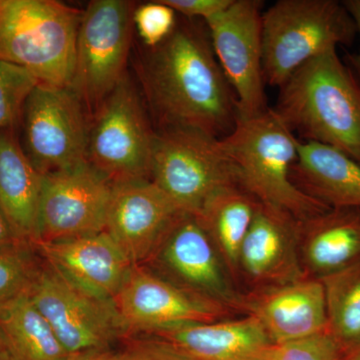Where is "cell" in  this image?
<instances>
[{
	"instance_id": "d4e9b609",
	"label": "cell",
	"mask_w": 360,
	"mask_h": 360,
	"mask_svg": "<svg viewBox=\"0 0 360 360\" xmlns=\"http://www.w3.org/2000/svg\"><path fill=\"white\" fill-rule=\"evenodd\" d=\"M319 281L326 295L328 333L345 352L360 342V259Z\"/></svg>"
},
{
	"instance_id": "e575fe53",
	"label": "cell",
	"mask_w": 360,
	"mask_h": 360,
	"mask_svg": "<svg viewBox=\"0 0 360 360\" xmlns=\"http://www.w3.org/2000/svg\"><path fill=\"white\" fill-rule=\"evenodd\" d=\"M342 360H360V342L345 350Z\"/></svg>"
},
{
	"instance_id": "8fae6325",
	"label": "cell",
	"mask_w": 360,
	"mask_h": 360,
	"mask_svg": "<svg viewBox=\"0 0 360 360\" xmlns=\"http://www.w3.org/2000/svg\"><path fill=\"white\" fill-rule=\"evenodd\" d=\"M262 7L260 0H233L205 21L213 51L236 94L239 120L269 110L262 68Z\"/></svg>"
},
{
	"instance_id": "d6a6232c",
	"label": "cell",
	"mask_w": 360,
	"mask_h": 360,
	"mask_svg": "<svg viewBox=\"0 0 360 360\" xmlns=\"http://www.w3.org/2000/svg\"><path fill=\"white\" fill-rule=\"evenodd\" d=\"M342 4L354 20L357 35H359L360 37V0H345ZM350 63L354 65L355 72L359 75L360 80V49L356 54L350 56Z\"/></svg>"
},
{
	"instance_id": "ba28073f",
	"label": "cell",
	"mask_w": 360,
	"mask_h": 360,
	"mask_svg": "<svg viewBox=\"0 0 360 360\" xmlns=\"http://www.w3.org/2000/svg\"><path fill=\"white\" fill-rule=\"evenodd\" d=\"M134 9L127 0H94L82 11L70 85L82 103L97 108L127 77Z\"/></svg>"
},
{
	"instance_id": "9c48e42d",
	"label": "cell",
	"mask_w": 360,
	"mask_h": 360,
	"mask_svg": "<svg viewBox=\"0 0 360 360\" xmlns=\"http://www.w3.org/2000/svg\"><path fill=\"white\" fill-rule=\"evenodd\" d=\"M70 354L110 350L127 338L115 300L87 292L49 264L39 269L27 291Z\"/></svg>"
},
{
	"instance_id": "f546056e",
	"label": "cell",
	"mask_w": 360,
	"mask_h": 360,
	"mask_svg": "<svg viewBox=\"0 0 360 360\" xmlns=\"http://www.w3.org/2000/svg\"><path fill=\"white\" fill-rule=\"evenodd\" d=\"M108 360H186L169 345L155 338L132 340L118 352H111Z\"/></svg>"
},
{
	"instance_id": "5b68a950",
	"label": "cell",
	"mask_w": 360,
	"mask_h": 360,
	"mask_svg": "<svg viewBox=\"0 0 360 360\" xmlns=\"http://www.w3.org/2000/svg\"><path fill=\"white\" fill-rule=\"evenodd\" d=\"M265 84L281 86L307 61L338 45L350 46L355 23L336 0H278L262 13Z\"/></svg>"
},
{
	"instance_id": "ac0fdd59",
	"label": "cell",
	"mask_w": 360,
	"mask_h": 360,
	"mask_svg": "<svg viewBox=\"0 0 360 360\" xmlns=\"http://www.w3.org/2000/svg\"><path fill=\"white\" fill-rule=\"evenodd\" d=\"M186 360H271L274 345L259 321L245 319L186 323L148 333Z\"/></svg>"
},
{
	"instance_id": "4dcf8cb0",
	"label": "cell",
	"mask_w": 360,
	"mask_h": 360,
	"mask_svg": "<svg viewBox=\"0 0 360 360\" xmlns=\"http://www.w3.org/2000/svg\"><path fill=\"white\" fill-rule=\"evenodd\" d=\"M167 6L172 7L176 13L186 16L189 20L202 18L210 20L225 11L233 0H161Z\"/></svg>"
},
{
	"instance_id": "7c38bea8",
	"label": "cell",
	"mask_w": 360,
	"mask_h": 360,
	"mask_svg": "<svg viewBox=\"0 0 360 360\" xmlns=\"http://www.w3.org/2000/svg\"><path fill=\"white\" fill-rule=\"evenodd\" d=\"M113 184L89 161L42 174L39 238L59 241L105 229Z\"/></svg>"
},
{
	"instance_id": "cb8c5ba5",
	"label": "cell",
	"mask_w": 360,
	"mask_h": 360,
	"mask_svg": "<svg viewBox=\"0 0 360 360\" xmlns=\"http://www.w3.org/2000/svg\"><path fill=\"white\" fill-rule=\"evenodd\" d=\"M0 342L15 360H66L71 355L27 292L0 307Z\"/></svg>"
},
{
	"instance_id": "4fadbf2b",
	"label": "cell",
	"mask_w": 360,
	"mask_h": 360,
	"mask_svg": "<svg viewBox=\"0 0 360 360\" xmlns=\"http://www.w3.org/2000/svg\"><path fill=\"white\" fill-rule=\"evenodd\" d=\"M127 336L186 323H210L231 307L210 296L165 281L141 265H134L115 297Z\"/></svg>"
},
{
	"instance_id": "44dd1931",
	"label": "cell",
	"mask_w": 360,
	"mask_h": 360,
	"mask_svg": "<svg viewBox=\"0 0 360 360\" xmlns=\"http://www.w3.org/2000/svg\"><path fill=\"white\" fill-rule=\"evenodd\" d=\"M291 179L329 208L360 210V165L338 149L300 141Z\"/></svg>"
},
{
	"instance_id": "52a82bcc",
	"label": "cell",
	"mask_w": 360,
	"mask_h": 360,
	"mask_svg": "<svg viewBox=\"0 0 360 360\" xmlns=\"http://www.w3.org/2000/svg\"><path fill=\"white\" fill-rule=\"evenodd\" d=\"M96 108L86 160L112 184L150 179L156 132L127 75Z\"/></svg>"
},
{
	"instance_id": "d590c367",
	"label": "cell",
	"mask_w": 360,
	"mask_h": 360,
	"mask_svg": "<svg viewBox=\"0 0 360 360\" xmlns=\"http://www.w3.org/2000/svg\"><path fill=\"white\" fill-rule=\"evenodd\" d=\"M0 360H15L11 356V354L7 352L6 348L4 347V345H2L1 342H0Z\"/></svg>"
},
{
	"instance_id": "30bf717a",
	"label": "cell",
	"mask_w": 360,
	"mask_h": 360,
	"mask_svg": "<svg viewBox=\"0 0 360 360\" xmlns=\"http://www.w3.org/2000/svg\"><path fill=\"white\" fill-rule=\"evenodd\" d=\"M70 87L39 84L23 108L25 153L41 174L86 160L89 125Z\"/></svg>"
},
{
	"instance_id": "9a60e30c",
	"label": "cell",
	"mask_w": 360,
	"mask_h": 360,
	"mask_svg": "<svg viewBox=\"0 0 360 360\" xmlns=\"http://www.w3.org/2000/svg\"><path fill=\"white\" fill-rule=\"evenodd\" d=\"M234 309L257 319L274 345L328 330L323 285L314 277L255 288L239 296Z\"/></svg>"
},
{
	"instance_id": "6da1fadb",
	"label": "cell",
	"mask_w": 360,
	"mask_h": 360,
	"mask_svg": "<svg viewBox=\"0 0 360 360\" xmlns=\"http://www.w3.org/2000/svg\"><path fill=\"white\" fill-rule=\"evenodd\" d=\"M146 101L160 130L193 129L221 139L236 127L238 101L220 68L207 26L176 25L141 63Z\"/></svg>"
},
{
	"instance_id": "ffe728a7",
	"label": "cell",
	"mask_w": 360,
	"mask_h": 360,
	"mask_svg": "<svg viewBox=\"0 0 360 360\" xmlns=\"http://www.w3.org/2000/svg\"><path fill=\"white\" fill-rule=\"evenodd\" d=\"M300 257L307 276L335 274L360 259V210L340 208L300 220Z\"/></svg>"
},
{
	"instance_id": "4316f807",
	"label": "cell",
	"mask_w": 360,
	"mask_h": 360,
	"mask_svg": "<svg viewBox=\"0 0 360 360\" xmlns=\"http://www.w3.org/2000/svg\"><path fill=\"white\" fill-rule=\"evenodd\" d=\"M26 245L0 250V307L27 292L39 270Z\"/></svg>"
},
{
	"instance_id": "3957f363",
	"label": "cell",
	"mask_w": 360,
	"mask_h": 360,
	"mask_svg": "<svg viewBox=\"0 0 360 360\" xmlns=\"http://www.w3.org/2000/svg\"><path fill=\"white\" fill-rule=\"evenodd\" d=\"M236 170L239 186L262 205L304 220L331 210L303 193L291 179L300 139L274 108L236 127L220 139Z\"/></svg>"
},
{
	"instance_id": "83f0119b",
	"label": "cell",
	"mask_w": 360,
	"mask_h": 360,
	"mask_svg": "<svg viewBox=\"0 0 360 360\" xmlns=\"http://www.w3.org/2000/svg\"><path fill=\"white\" fill-rule=\"evenodd\" d=\"M134 23L142 41L153 49L174 32L177 25L176 13L161 0L141 4L134 9Z\"/></svg>"
},
{
	"instance_id": "603a6c76",
	"label": "cell",
	"mask_w": 360,
	"mask_h": 360,
	"mask_svg": "<svg viewBox=\"0 0 360 360\" xmlns=\"http://www.w3.org/2000/svg\"><path fill=\"white\" fill-rule=\"evenodd\" d=\"M258 205L239 184H232L210 196L195 217L212 239L224 266L233 276L239 271V252Z\"/></svg>"
},
{
	"instance_id": "d6986e66",
	"label": "cell",
	"mask_w": 360,
	"mask_h": 360,
	"mask_svg": "<svg viewBox=\"0 0 360 360\" xmlns=\"http://www.w3.org/2000/svg\"><path fill=\"white\" fill-rule=\"evenodd\" d=\"M160 248L163 264L182 285L234 309L239 295L231 290L225 277L224 262L194 215L184 213L172 225Z\"/></svg>"
},
{
	"instance_id": "836d02e7",
	"label": "cell",
	"mask_w": 360,
	"mask_h": 360,
	"mask_svg": "<svg viewBox=\"0 0 360 360\" xmlns=\"http://www.w3.org/2000/svg\"><path fill=\"white\" fill-rule=\"evenodd\" d=\"M110 354V350H90L71 354L66 360H108Z\"/></svg>"
},
{
	"instance_id": "f1b7e54d",
	"label": "cell",
	"mask_w": 360,
	"mask_h": 360,
	"mask_svg": "<svg viewBox=\"0 0 360 360\" xmlns=\"http://www.w3.org/2000/svg\"><path fill=\"white\" fill-rule=\"evenodd\" d=\"M345 350L328 330L276 345L271 360H342Z\"/></svg>"
},
{
	"instance_id": "1f68e13d",
	"label": "cell",
	"mask_w": 360,
	"mask_h": 360,
	"mask_svg": "<svg viewBox=\"0 0 360 360\" xmlns=\"http://www.w3.org/2000/svg\"><path fill=\"white\" fill-rule=\"evenodd\" d=\"M23 243H26L21 240L20 236H18L13 225L11 224V220L7 217L6 210L0 205V250L23 245Z\"/></svg>"
},
{
	"instance_id": "484cf974",
	"label": "cell",
	"mask_w": 360,
	"mask_h": 360,
	"mask_svg": "<svg viewBox=\"0 0 360 360\" xmlns=\"http://www.w3.org/2000/svg\"><path fill=\"white\" fill-rule=\"evenodd\" d=\"M37 84L30 71L0 60V130L13 129L18 124L26 101Z\"/></svg>"
},
{
	"instance_id": "7402d4cb",
	"label": "cell",
	"mask_w": 360,
	"mask_h": 360,
	"mask_svg": "<svg viewBox=\"0 0 360 360\" xmlns=\"http://www.w3.org/2000/svg\"><path fill=\"white\" fill-rule=\"evenodd\" d=\"M42 174L27 158L13 129L0 130V205L21 240L39 238Z\"/></svg>"
},
{
	"instance_id": "8992f818",
	"label": "cell",
	"mask_w": 360,
	"mask_h": 360,
	"mask_svg": "<svg viewBox=\"0 0 360 360\" xmlns=\"http://www.w3.org/2000/svg\"><path fill=\"white\" fill-rule=\"evenodd\" d=\"M150 179L194 217L220 188L239 184L220 139L193 129L156 132Z\"/></svg>"
},
{
	"instance_id": "5bb4252c",
	"label": "cell",
	"mask_w": 360,
	"mask_h": 360,
	"mask_svg": "<svg viewBox=\"0 0 360 360\" xmlns=\"http://www.w3.org/2000/svg\"><path fill=\"white\" fill-rule=\"evenodd\" d=\"M184 213L150 179L113 184L104 231L134 265L151 258Z\"/></svg>"
},
{
	"instance_id": "2e32d148",
	"label": "cell",
	"mask_w": 360,
	"mask_h": 360,
	"mask_svg": "<svg viewBox=\"0 0 360 360\" xmlns=\"http://www.w3.org/2000/svg\"><path fill=\"white\" fill-rule=\"evenodd\" d=\"M298 227L300 220L290 213L259 202L238 258L239 270L257 288L305 276L300 265Z\"/></svg>"
},
{
	"instance_id": "277c9868",
	"label": "cell",
	"mask_w": 360,
	"mask_h": 360,
	"mask_svg": "<svg viewBox=\"0 0 360 360\" xmlns=\"http://www.w3.org/2000/svg\"><path fill=\"white\" fill-rule=\"evenodd\" d=\"M82 11L54 0H0V60L70 87Z\"/></svg>"
},
{
	"instance_id": "e0dca14e",
	"label": "cell",
	"mask_w": 360,
	"mask_h": 360,
	"mask_svg": "<svg viewBox=\"0 0 360 360\" xmlns=\"http://www.w3.org/2000/svg\"><path fill=\"white\" fill-rule=\"evenodd\" d=\"M30 245L71 283L105 300H115L134 265L105 231Z\"/></svg>"
},
{
	"instance_id": "7a4b0ae2",
	"label": "cell",
	"mask_w": 360,
	"mask_h": 360,
	"mask_svg": "<svg viewBox=\"0 0 360 360\" xmlns=\"http://www.w3.org/2000/svg\"><path fill=\"white\" fill-rule=\"evenodd\" d=\"M274 110L300 141L330 146L360 165V80L338 49L298 68Z\"/></svg>"
}]
</instances>
